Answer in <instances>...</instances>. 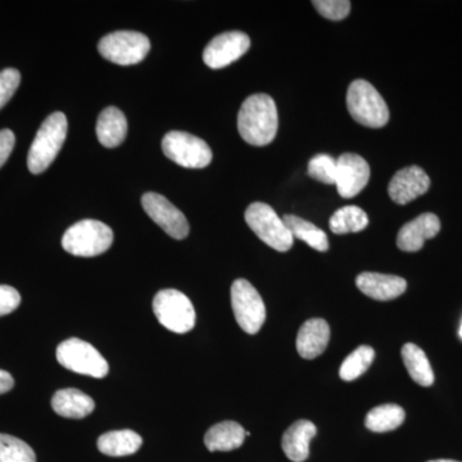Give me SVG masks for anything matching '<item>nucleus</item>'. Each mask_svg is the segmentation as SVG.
<instances>
[{"label": "nucleus", "mask_w": 462, "mask_h": 462, "mask_svg": "<svg viewBox=\"0 0 462 462\" xmlns=\"http://www.w3.org/2000/svg\"><path fill=\"white\" fill-rule=\"evenodd\" d=\"M278 127V108L272 97L254 94L243 102L238 114V130L243 141L263 147L275 139Z\"/></svg>", "instance_id": "1"}, {"label": "nucleus", "mask_w": 462, "mask_h": 462, "mask_svg": "<svg viewBox=\"0 0 462 462\" xmlns=\"http://www.w3.org/2000/svg\"><path fill=\"white\" fill-rule=\"evenodd\" d=\"M67 130H69V123H67L66 115L62 112H54L50 117L45 118L27 156V167L30 172L38 175L53 163L66 141Z\"/></svg>", "instance_id": "2"}, {"label": "nucleus", "mask_w": 462, "mask_h": 462, "mask_svg": "<svg viewBox=\"0 0 462 462\" xmlns=\"http://www.w3.org/2000/svg\"><path fill=\"white\" fill-rule=\"evenodd\" d=\"M346 108L356 123L380 129L389 121V108L369 81L355 80L346 91Z\"/></svg>", "instance_id": "3"}, {"label": "nucleus", "mask_w": 462, "mask_h": 462, "mask_svg": "<svg viewBox=\"0 0 462 462\" xmlns=\"http://www.w3.org/2000/svg\"><path fill=\"white\" fill-rule=\"evenodd\" d=\"M114 243V231L97 220H81L67 229L62 247L78 257H94L105 254Z\"/></svg>", "instance_id": "4"}, {"label": "nucleus", "mask_w": 462, "mask_h": 462, "mask_svg": "<svg viewBox=\"0 0 462 462\" xmlns=\"http://www.w3.org/2000/svg\"><path fill=\"white\" fill-rule=\"evenodd\" d=\"M245 217L248 226L264 245L278 252H288L293 247V236L272 206L263 202L252 203Z\"/></svg>", "instance_id": "5"}, {"label": "nucleus", "mask_w": 462, "mask_h": 462, "mask_svg": "<svg viewBox=\"0 0 462 462\" xmlns=\"http://www.w3.org/2000/svg\"><path fill=\"white\" fill-rule=\"evenodd\" d=\"M153 311L160 324L173 333H188L196 325V310L189 298L175 289L158 291Z\"/></svg>", "instance_id": "6"}, {"label": "nucleus", "mask_w": 462, "mask_h": 462, "mask_svg": "<svg viewBox=\"0 0 462 462\" xmlns=\"http://www.w3.org/2000/svg\"><path fill=\"white\" fill-rule=\"evenodd\" d=\"M57 360L67 370L93 378H105L109 370L98 349L78 338L67 339L58 346Z\"/></svg>", "instance_id": "7"}, {"label": "nucleus", "mask_w": 462, "mask_h": 462, "mask_svg": "<svg viewBox=\"0 0 462 462\" xmlns=\"http://www.w3.org/2000/svg\"><path fill=\"white\" fill-rule=\"evenodd\" d=\"M231 307L239 327L247 334H257L266 320V307L263 297L245 279H238L231 285Z\"/></svg>", "instance_id": "8"}, {"label": "nucleus", "mask_w": 462, "mask_h": 462, "mask_svg": "<svg viewBox=\"0 0 462 462\" xmlns=\"http://www.w3.org/2000/svg\"><path fill=\"white\" fill-rule=\"evenodd\" d=\"M98 51L102 57L116 65H138L151 51V42L144 33L116 32L99 42Z\"/></svg>", "instance_id": "9"}, {"label": "nucleus", "mask_w": 462, "mask_h": 462, "mask_svg": "<svg viewBox=\"0 0 462 462\" xmlns=\"http://www.w3.org/2000/svg\"><path fill=\"white\" fill-rule=\"evenodd\" d=\"M167 158L185 169H205L212 161V151L202 139L184 132L167 133L162 139Z\"/></svg>", "instance_id": "10"}, {"label": "nucleus", "mask_w": 462, "mask_h": 462, "mask_svg": "<svg viewBox=\"0 0 462 462\" xmlns=\"http://www.w3.org/2000/svg\"><path fill=\"white\" fill-rule=\"evenodd\" d=\"M142 206L149 217L173 239H185L189 234L187 217L161 194L148 191L142 197Z\"/></svg>", "instance_id": "11"}, {"label": "nucleus", "mask_w": 462, "mask_h": 462, "mask_svg": "<svg viewBox=\"0 0 462 462\" xmlns=\"http://www.w3.org/2000/svg\"><path fill=\"white\" fill-rule=\"evenodd\" d=\"M251 41L247 33L229 32L215 36L203 51V62L209 69H224L247 53Z\"/></svg>", "instance_id": "12"}, {"label": "nucleus", "mask_w": 462, "mask_h": 462, "mask_svg": "<svg viewBox=\"0 0 462 462\" xmlns=\"http://www.w3.org/2000/svg\"><path fill=\"white\" fill-rule=\"evenodd\" d=\"M338 175H337V189L343 199H354L365 189L370 180L369 163L356 153H343L337 160Z\"/></svg>", "instance_id": "13"}, {"label": "nucleus", "mask_w": 462, "mask_h": 462, "mask_svg": "<svg viewBox=\"0 0 462 462\" xmlns=\"http://www.w3.org/2000/svg\"><path fill=\"white\" fill-rule=\"evenodd\" d=\"M430 188V179L428 173L418 166L404 167L394 173L388 185V194L397 205H407Z\"/></svg>", "instance_id": "14"}, {"label": "nucleus", "mask_w": 462, "mask_h": 462, "mask_svg": "<svg viewBox=\"0 0 462 462\" xmlns=\"http://www.w3.org/2000/svg\"><path fill=\"white\" fill-rule=\"evenodd\" d=\"M440 230L437 215L422 214L404 224L398 231L397 247L403 252H418L424 247L428 239L434 238Z\"/></svg>", "instance_id": "15"}, {"label": "nucleus", "mask_w": 462, "mask_h": 462, "mask_svg": "<svg viewBox=\"0 0 462 462\" xmlns=\"http://www.w3.org/2000/svg\"><path fill=\"white\" fill-rule=\"evenodd\" d=\"M356 285L365 296L375 300H392L402 296L407 282L401 276L379 273H363L356 279Z\"/></svg>", "instance_id": "16"}, {"label": "nucleus", "mask_w": 462, "mask_h": 462, "mask_svg": "<svg viewBox=\"0 0 462 462\" xmlns=\"http://www.w3.org/2000/svg\"><path fill=\"white\" fill-rule=\"evenodd\" d=\"M330 340L329 324L324 319H310L300 327L297 336V351L306 360L324 354Z\"/></svg>", "instance_id": "17"}, {"label": "nucleus", "mask_w": 462, "mask_h": 462, "mask_svg": "<svg viewBox=\"0 0 462 462\" xmlns=\"http://www.w3.org/2000/svg\"><path fill=\"white\" fill-rule=\"evenodd\" d=\"M318 434V428L310 420H298L285 430L282 439V451L289 460L303 462L310 456V443Z\"/></svg>", "instance_id": "18"}, {"label": "nucleus", "mask_w": 462, "mask_h": 462, "mask_svg": "<svg viewBox=\"0 0 462 462\" xmlns=\"http://www.w3.org/2000/svg\"><path fill=\"white\" fill-rule=\"evenodd\" d=\"M51 407L66 419H84L96 409L91 397L75 388L60 389L51 398Z\"/></svg>", "instance_id": "19"}, {"label": "nucleus", "mask_w": 462, "mask_h": 462, "mask_svg": "<svg viewBox=\"0 0 462 462\" xmlns=\"http://www.w3.org/2000/svg\"><path fill=\"white\" fill-rule=\"evenodd\" d=\"M127 121L123 111L107 107L100 112L97 123V136L103 147L116 148L126 138Z\"/></svg>", "instance_id": "20"}, {"label": "nucleus", "mask_w": 462, "mask_h": 462, "mask_svg": "<svg viewBox=\"0 0 462 462\" xmlns=\"http://www.w3.org/2000/svg\"><path fill=\"white\" fill-rule=\"evenodd\" d=\"M245 430L236 421H223L209 428L205 436V445L209 452L233 451L245 443Z\"/></svg>", "instance_id": "21"}, {"label": "nucleus", "mask_w": 462, "mask_h": 462, "mask_svg": "<svg viewBox=\"0 0 462 462\" xmlns=\"http://www.w3.org/2000/svg\"><path fill=\"white\" fill-rule=\"evenodd\" d=\"M143 445L142 437L133 430H115L103 434L98 439V449L111 457H123L138 452Z\"/></svg>", "instance_id": "22"}, {"label": "nucleus", "mask_w": 462, "mask_h": 462, "mask_svg": "<svg viewBox=\"0 0 462 462\" xmlns=\"http://www.w3.org/2000/svg\"><path fill=\"white\" fill-rule=\"evenodd\" d=\"M404 366L413 382L421 387H430L434 383V373L430 360L420 346L413 343H406L402 346Z\"/></svg>", "instance_id": "23"}, {"label": "nucleus", "mask_w": 462, "mask_h": 462, "mask_svg": "<svg viewBox=\"0 0 462 462\" xmlns=\"http://www.w3.org/2000/svg\"><path fill=\"white\" fill-rule=\"evenodd\" d=\"M282 221L287 225L293 238L305 242L310 247L319 252H327L329 249V239L327 233L319 229L316 225L296 215H285Z\"/></svg>", "instance_id": "24"}, {"label": "nucleus", "mask_w": 462, "mask_h": 462, "mask_svg": "<svg viewBox=\"0 0 462 462\" xmlns=\"http://www.w3.org/2000/svg\"><path fill=\"white\" fill-rule=\"evenodd\" d=\"M406 413L398 404L388 403L374 407L365 419V427L375 433L396 430L403 424Z\"/></svg>", "instance_id": "25"}, {"label": "nucleus", "mask_w": 462, "mask_h": 462, "mask_svg": "<svg viewBox=\"0 0 462 462\" xmlns=\"http://www.w3.org/2000/svg\"><path fill=\"white\" fill-rule=\"evenodd\" d=\"M369 225V217L363 208L357 206H346L334 212L329 221L334 234L360 233Z\"/></svg>", "instance_id": "26"}, {"label": "nucleus", "mask_w": 462, "mask_h": 462, "mask_svg": "<svg viewBox=\"0 0 462 462\" xmlns=\"http://www.w3.org/2000/svg\"><path fill=\"white\" fill-rule=\"evenodd\" d=\"M375 351L369 346H360L351 355L346 356L340 366L339 376L345 382L360 378L372 366Z\"/></svg>", "instance_id": "27"}, {"label": "nucleus", "mask_w": 462, "mask_h": 462, "mask_svg": "<svg viewBox=\"0 0 462 462\" xmlns=\"http://www.w3.org/2000/svg\"><path fill=\"white\" fill-rule=\"evenodd\" d=\"M0 462H36V456L23 440L0 434Z\"/></svg>", "instance_id": "28"}, {"label": "nucleus", "mask_w": 462, "mask_h": 462, "mask_svg": "<svg viewBox=\"0 0 462 462\" xmlns=\"http://www.w3.org/2000/svg\"><path fill=\"white\" fill-rule=\"evenodd\" d=\"M309 175L324 184L336 185L338 175V163L336 158L324 153L312 157L309 162Z\"/></svg>", "instance_id": "29"}, {"label": "nucleus", "mask_w": 462, "mask_h": 462, "mask_svg": "<svg viewBox=\"0 0 462 462\" xmlns=\"http://www.w3.org/2000/svg\"><path fill=\"white\" fill-rule=\"evenodd\" d=\"M312 5L322 17L330 21L345 20L351 12V2L348 0H314Z\"/></svg>", "instance_id": "30"}, {"label": "nucleus", "mask_w": 462, "mask_h": 462, "mask_svg": "<svg viewBox=\"0 0 462 462\" xmlns=\"http://www.w3.org/2000/svg\"><path fill=\"white\" fill-rule=\"evenodd\" d=\"M21 83V74L16 69H5L0 72V109L14 96Z\"/></svg>", "instance_id": "31"}, {"label": "nucleus", "mask_w": 462, "mask_h": 462, "mask_svg": "<svg viewBox=\"0 0 462 462\" xmlns=\"http://www.w3.org/2000/svg\"><path fill=\"white\" fill-rule=\"evenodd\" d=\"M21 303L20 293L14 287L0 285V316L11 314Z\"/></svg>", "instance_id": "32"}, {"label": "nucleus", "mask_w": 462, "mask_h": 462, "mask_svg": "<svg viewBox=\"0 0 462 462\" xmlns=\"http://www.w3.org/2000/svg\"><path fill=\"white\" fill-rule=\"evenodd\" d=\"M16 143V136L14 132L5 129L0 132V167L7 162L8 157L11 156L12 151Z\"/></svg>", "instance_id": "33"}, {"label": "nucleus", "mask_w": 462, "mask_h": 462, "mask_svg": "<svg viewBox=\"0 0 462 462\" xmlns=\"http://www.w3.org/2000/svg\"><path fill=\"white\" fill-rule=\"evenodd\" d=\"M14 380L12 378L11 374L5 372V370H0V394L7 393V392L14 388Z\"/></svg>", "instance_id": "34"}, {"label": "nucleus", "mask_w": 462, "mask_h": 462, "mask_svg": "<svg viewBox=\"0 0 462 462\" xmlns=\"http://www.w3.org/2000/svg\"><path fill=\"white\" fill-rule=\"evenodd\" d=\"M428 462H460V461H455V460H431Z\"/></svg>", "instance_id": "35"}, {"label": "nucleus", "mask_w": 462, "mask_h": 462, "mask_svg": "<svg viewBox=\"0 0 462 462\" xmlns=\"http://www.w3.org/2000/svg\"><path fill=\"white\" fill-rule=\"evenodd\" d=\"M458 334H460V337H461V339H462V322H461L460 331H458Z\"/></svg>", "instance_id": "36"}]
</instances>
